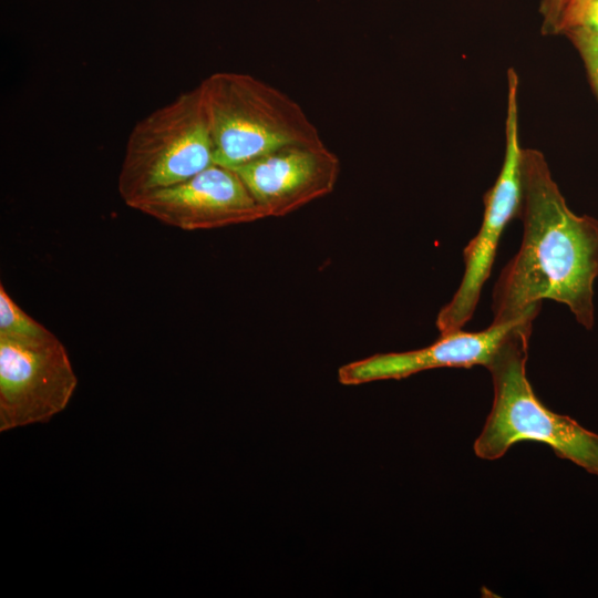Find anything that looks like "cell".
I'll list each match as a JSON object with an SVG mask.
<instances>
[{"mask_svg":"<svg viewBox=\"0 0 598 598\" xmlns=\"http://www.w3.org/2000/svg\"><path fill=\"white\" fill-rule=\"evenodd\" d=\"M571 28H581L592 34L598 35V0H592L586 6Z\"/></svg>","mask_w":598,"mask_h":598,"instance_id":"cell-13","label":"cell"},{"mask_svg":"<svg viewBox=\"0 0 598 598\" xmlns=\"http://www.w3.org/2000/svg\"><path fill=\"white\" fill-rule=\"evenodd\" d=\"M578 50L592 89L598 97V35L581 28H571L564 32Z\"/></svg>","mask_w":598,"mask_h":598,"instance_id":"cell-11","label":"cell"},{"mask_svg":"<svg viewBox=\"0 0 598 598\" xmlns=\"http://www.w3.org/2000/svg\"><path fill=\"white\" fill-rule=\"evenodd\" d=\"M537 315L529 313L505 323H492L477 332L460 329L440 333L436 341L421 349L379 353L348 363L339 369L338 378L342 384L355 385L379 380H399L435 368H486L507 334L517 324L535 319Z\"/></svg>","mask_w":598,"mask_h":598,"instance_id":"cell-9","label":"cell"},{"mask_svg":"<svg viewBox=\"0 0 598 598\" xmlns=\"http://www.w3.org/2000/svg\"><path fill=\"white\" fill-rule=\"evenodd\" d=\"M76 385L66 349L53 333L0 336V431L48 422L66 408Z\"/></svg>","mask_w":598,"mask_h":598,"instance_id":"cell-6","label":"cell"},{"mask_svg":"<svg viewBox=\"0 0 598 598\" xmlns=\"http://www.w3.org/2000/svg\"><path fill=\"white\" fill-rule=\"evenodd\" d=\"M567 0H539L542 16V32L544 34L558 33L560 19Z\"/></svg>","mask_w":598,"mask_h":598,"instance_id":"cell-12","label":"cell"},{"mask_svg":"<svg viewBox=\"0 0 598 598\" xmlns=\"http://www.w3.org/2000/svg\"><path fill=\"white\" fill-rule=\"evenodd\" d=\"M534 319L517 324L503 340L486 369L492 375L493 404L474 452L494 461L516 443L532 441L598 476V434L567 415L549 410L535 394L526 374Z\"/></svg>","mask_w":598,"mask_h":598,"instance_id":"cell-2","label":"cell"},{"mask_svg":"<svg viewBox=\"0 0 598 598\" xmlns=\"http://www.w3.org/2000/svg\"><path fill=\"white\" fill-rule=\"evenodd\" d=\"M517 93L518 76L511 68L507 71L506 142L503 165L496 182L484 194L481 228L464 248L465 268L460 287L437 315L436 328L440 333L460 330L471 320L483 286L491 275L499 238L508 223L519 214L523 147L519 143Z\"/></svg>","mask_w":598,"mask_h":598,"instance_id":"cell-5","label":"cell"},{"mask_svg":"<svg viewBox=\"0 0 598 598\" xmlns=\"http://www.w3.org/2000/svg\"><path fill=\"white\" fill-rule=\"evenodd\" d=\"M233 169L266 217H281L332 193L341 163L321 141L288 145Z\"/></svg>","mask_w":598,"mask_h":598,"instance_id":"cell-8","label":"cell"},{"mask_svg":"<svg viewBox=\"0 0 598 598\" xmlns=\"http://www.w3.org/2000/svg\"><path fill=\"white\" fill-rule=\"evenodd\" d=\"M592 0H567L560 19L558 33H563L571 28L586 6Z\"/></svg>","mask_w":598,"mask_h":598,"instance_id":"cell-14","label":"cell"},{"mask_svg":"<svg viewBox=\"0 0 598 598\" xmlns=\"http://www.w3.org/2000/svg\"><path fill=\"white\" fill-rule=\"evenodd\" d=\"M523 239L493 290V322L538 313L544 299L565 303L591 329L594 282L598 276V220L578 216L566 204L543 153L523 148Z\"/></svg>","mask_w":598,"mask_h":598,"instance_id":"cell-1","label":"cell"},{"mask_svg":"<svg viewBox=\"0 0 598 598\" xmlns=\"http://www.w3.org/2000/svg\"><path fill=\"white\" fill-rule=\"evenodd\" d=\"M198 87L208 117L215 164L236 168L288 145L322 141L297 101L255 75L215 72Z\"/></svg>","mask_w":598,"mask_h":598,"instance_id":"cell-3","label":"cell"},{"mask_svg":"<svg viewBox=\"0 0 598 598\" xmlns=\"http://www.w3.org/2000/svg\"><path fill=\"white\" fill-rule=\"evenodd\" d=\"M213 164L210 128L197 85L135 123L126 141L117 190L128 205Z\"/></svg>","mask_w":598,"mask_h":598,"instance_id":"cell-4","label":"cell"},{"mask_svg":"<svg viewBox=\"0 0 598 598\" xmlns=\"http://www.w3.org/2000/svg\"><path fill=\"white\" fill-rule=\"evenodd\" d=\"M52 332L29 316L0 283V336L43 338Z\"/></svg>","mask_w":598,"mask_h":598,"instance_id":"cell-10","label":"cell"},{"mask_svg":"<svg viewBox=\"0 0 598 598\" xmlns=\"http://www.w3.org/2000/svg\"><path fill=\"white\" fill-rule=\"evenodd\" d=\"M127 206L183 230L221 228L266 218L239 175L218 164Z\"/></svg>","mask_w":598,"mask_h":598,"instance_id":"cell-7","label":"cell"}]
</instances>
